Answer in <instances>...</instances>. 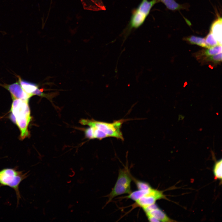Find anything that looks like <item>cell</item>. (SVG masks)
<instances>
[{
  "label": "cell",
  "instance_id": "1",
  "mask_svg": "<svg viewBox=\"0 0 222 222\" xmlns=\"http://www.w3.org/2000/svg\"><path fill=\"white\" fill-rule=\"evenodd\" d=\"M126 121V119H122L110 123L93 119H81L80 123L92 127L93 139L101 140L108 137H113L124 141L121 129L122 124Z\"/></svg>",
  "mask_w": 222,
  "mask_h": 222
},
{
  "label": "cell",
  "instance_id": "2",
  "mask_svg": "<svg viewBox=\"0 0 222 222\" xmlns=\"http://www.w3.org/2000/svg\"><path fill=\"white\" fill-rule=\"evenodd\" d=\"M29 100L20 99H13L10 112L14 115L15 123L20 131L22 140L29 135L28 127L31 119L28 105Z\"/></svg>",
  "mask_w": 222,
  "mask_h": 222
},
{
  "label": "cell",
  "instance_id": "3",
  "mask_svg": "<svg viewBox=\"0 0 222 222\" xmlns=\"http://www.w3.org/2000/svg\"><path fill=\"white\" fill-rule=\"evenodd\" d=\"M28 173L17 170V168H5L0 171V187L8 186L15 191L18 205L21 199L19 186L21 182L28 176Z\"/></svg>",
  "mask_w": 222,
  "mask_h": 222
},
{
  "label": "cell",
  "instance_id": "4",
  "mask_svg": "<svg viewBox=\"0 0 222 222\" xmlns=\"http://www.w3.org/2000/svg\"><path fill=\"white\" fill-rule=\"evenodd\" d=\"M132 180V175L127 167L120 169L115 184L111 192L108 195V200L107 204L110 202L116 196L130 193L132 192L131 184Z\"/></svg>",
  "mask_w": 222,
  "mask_h": 222
},
{
  "label": "cell",
  "instance_id": "5",
  "mask_svg": "<svg viewBox=\"0 0 222 222\" xmlns=\"http://www.w3.org/2000/svg\"><path fill=\"white\" fill-rule=\"evenodd\" d=\"M158 2V0H142L132 13L129 25L130 29L137 28L142 25L152 7Z\"/></svg>",
  "mask_w": 222,
  "mask_h": 222
},
{
  "label": "cell",
  "instance_id": "6",
  "mask_svg": "<svg viewBox=\"0 0 222 222\" xmlns=\"http://www.w3.org/2000/svg\"><path fill=\"white\" fill-rule=\"evenodd\" d=\"M165 197L162 191L152 187L146 193L135 202L134 205L143 208L156 203L157 200Z\"/></svg>",
  "mask_w": 222,
  "mask_h": 222
},
{
  "label": "cell",
  "instance_id": "7",
  "mask_svg": "<svg viewBox=\"0 0 222 222\" xmlns=\"http://www.w3.org/2000/svg\"><path fill=\"white\" fill-rule=\"evenodd\" d=\"M149 221L154 219L159 222H172L175 221L169 218L165 213L159 208L155 203L146 207L142 208Z\"/></svg>",
  "mask_w": 222,
  "mask_h": 222
},
{
  "label": "cell",
  "instance_id": "8",
  "mask_svg": "<svg viewBox=\"0 0 222 222\" xmlns=\"http://www.w3.org/2000/svg\"><path fill=\"white\" fill-rule=\"evenodd\" d=\"M10 93L12 99H20L29 100L33 95L26 92L22 88L19 82L10 84L2 85Z\"/></svg>",
  "mask_w": 222,
  "mask_h": 222
},
{
  "label": "cell",
  "instance_id": "9",
  "mask_svg": "<svg viewBox=\"0 0 222 222\" xmlns=\"http://www.w3.org/2000/svg\"><path fill=\"white\" fill-rule=\"evenodd\" d=\"M222 21V18L220 17L215 20L211 25L210 31L215 39L220 43L221 41Z\"/></svg>",
  "mask_w": 222,
  "mask_h": 222
},
{
  "label": "cell",
  "instance_id": "10",
  "mask_svg": "<svg viewBox=\"0 0 222 222\" xmlns=\"http://www.w3.org/2000/svg\"><path fill=\"white\" fill-rule=\"evenodd\" d=\"M84 8L85 10H97L102 8L101 0H81Z\"/></svg>",
  "mask_w": 222,
  "mask_h": 222
},
{
  "label": "cell",
  "instance_id": "11",
  "mask_svg": "<svg viewBox=\"0 0 222 222\" xmlns=\"http://www.w3.org/2000/svg\"><path fill=\"white\" fill-rule=\"evenodd\" d=\"M18 82L22 88L26 92L32 95L33 92L38 87L36 84L23 80L20 77H19Z\"/></svg>",
  "mask_w": 222,
  "mask_h": 222
},
{
  "label": "cell",
  "instance_id": "12",
  "mask_svg": "<svg viewBox=\"0 0 222 222\" xmlns=\"http://www.w3.org/2000/svg\"><path fill=\"white\" fill-rule=\"evenodd\" d=\"M163 3L168 9L172 10H179L186 8L184 5L179 4L175 0H158Z\"/></svg>",
  "mask_w": 222,
  "mask_h": 222
},
{
  "label": "cell",
  "instance_id": "13",
  "mask_svg": "<svg viewBox=\"0 0 222 222\" xmlns=\"http://www.w3.org/2000/svg\"><path fill=\"white\" fill-rule=\"evenodd\" d=\"M185 40L189 42L191 44H196L207 48L205 39L204 38L191 35L186 38Z\"/></svg>",
  "mask_w": 222,
  "mask_h": 222
},
{
  "label": "cell",
  "instance_id": "14",
  "mask_svg": "<svg viewBox=\"0 0 222 222\" xmlns=\"http://www.w3.org/2000/svg\"><path fill=\"white\" fill-rule=\"evenodd\" d=\"M222 160L221 159L216 161L214 165L213 168V172L216 179L221 180Z\"/></svg>",
  "mask_w": 222,
  "mask_h": 222
},
{
  "label": "cell",
  "instance_id": "15",
  "mask_svg": "<svg viewBox=\"0 0 222 222\" xmlns=\"http://www.w3.org/2000/svg\"><path fill=\"white\" fill-rule=\"evenodd\" d=\"M150 189L147 190H137L133 192L132 191L128 195L126 196L125 198L127 199H130L135 202L146 193Z\"/></svg>",
  "mask_w": 222,
  "mask_h": 222
},
{
  "label": "cell",
  "instance_id": "16",
  "mask_svg": "<svg viewBox=\"0 0 222 222\" xmlns=\"http://www.w3.org/2000/svg\"><path fill=\"white\" fill-rule=\"evenodd\" d=\"M222 51L221 44L213 46L206 50L204 53V55L207 57L218 54Z\"/></svg>",
  "mask_w": 222,
  "mask_h": 222
},
{
  "label": "cell",
  "instance_id": "17",
  "mask_svg": "<svg viewBox=\"0 0 222 222\" xmlns=\"http://www.w3.org/2000/svg\"><path fill=\"white\" fill-rule=\"evenodd\" d=\"M132 180L134 182L138 190H147L150 189L152 187L147 182L137 179L132 176Z\"/></svg>",
  "mask_w": 222,
  "mask_h": 222
},
{
  "label": "cell",
  "instance_id": "18",
  "mask_svg": "<svg viewBox=\"0 0 222 222\" xmlns=\"http://www.w3.org/2000/svg\"><path fill=\"white\" fill-rule=\"evenodd\" d=\"M207 48L221 44L214 38L212 34L210 32L205 38Z\"/></svg>",
  "mask_w": 222,
  "mask_h": 222
},
{
  "label": "cell",
  "instance_id": "19",
  "mask_svg": "<svg viewBox=\"0 0 222 222\" xmlns=\"http://www.w3.org/2000/svg\"><path fill=\"white\" fill-rule=\"evenodd\" d=\"M208 57L206 59L207 61H212L214 63H217L221 62L222 60L221 52L218 54Z\"/></svg>",
  "mask_w": 222,
  "mask_h": 222
},
{
  "label": "cell",
  "instance_id": "20",
  "mask_svg": "<svg viewBox=\"0 0 222 222\" xmlns=\"http://www.w3.org/2000/svg\"><path fill=\"white\" fill-rule=\"evenodd\" d=\"M85 134L87 138L89 139H93L92 130L91 127L88 128L85 130Z\"/></svg>",
  "mask_w": 222,
  "mask_h": 222
}]
</instances>
